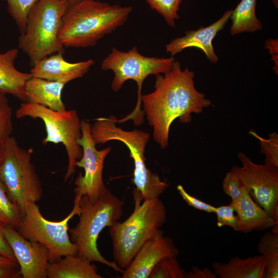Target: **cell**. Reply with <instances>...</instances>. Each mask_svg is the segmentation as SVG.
Listing matches in <instances>:
<instances>
[{"mask_svg": "<svg viewBox=\"0 0 278 278\" xmlns=\"http://www.w3.org/2000/svg\"><path fill=\"white\" fill-rule=\"evenodd\" d=\"M154 90L142 95L143 112L153 128V138L162 149L169 144L171 125L179 119L184 124L192 121L193 113H200L212 105L210 99L198 91L194 84L195 73L182 70L178 61L165 74L155 75Z\"/></svg>", "mask_w": 278, "mask_h": 278, "instance_id": "1", "label": "cell"}, {"mask_svg": "<svg viewBox=\"0 0 278 278\" xmlns=\"http://www.w3.org/2000/svg\"><path fill=\"white\" fill-rule=\"evenodd\" d=\"M131 6L83 0L69 5L62 20L58 39L64 47L94 46L105 36L123 26Z\"/></svg>", "mask_w": 278, "mask_h": 278, "instance_id": "2", "label": "cell"}, {"mask_svg": "<svg viewBox=\"0 0 278 278\" xmlns=\"http://www.w3.org/2000/svg\"><path fill=\"white\" fill-rule=\"evenodd\" d=\"M135 206L124 221H117L110 227L114 262L121 269L126 268L140 248L154 235L165 223L166 210L159 198L143 200L140 193L133 190Z\"/></svg>", "mask_w": 278, "mask_h": 278, "instance_id": "3", "label": "cell"}, {"mask_svg": "<svg viewBox=\"0 0 278 278\" xmlns=\"http://www.w3.org/2000/svg\"><path fill=\"white\" fill-rule=\"evenodd\" d=\"M124 202L107 188L97 200L91 201L86 196L80 200L79 221L69 229L70 239L78 249L77 255L91 262H97L123 273L114 261L103 257L97 247V239L103 229L111 227L123 215Z\"/></svg>", "mask_w": 278, "mask_h": 278, "instance_id": "4", "label": "cell"}, {"mask_svg": "<svg viewBox=\"0 0 278 278\" xmlns=\"http://www.w3.org/2000/svg\"><path fill=\"white\" fill-rule=\"evenodd\" d=\"M117 118L113 115L93 119L91 132L96 145L103 144L110 141H118L128 148L134 162L132 182L143 200H150L162 195L169 184L160 176L147 168L144 155L146 146L150 139L149 133L134 129L126 131L116 126Z\"/></svg>", "mask_w": 278, "mask_h": 278, "instance_id": "5", "label": "cell"}, {"mask_svg": "<svg viewBox=\"0 0 278 278\" xmlns=\"http://www.w3.org/2000/svg\"><path fill=\"white\" fill-rule=\"evenodd\" d=\"M68 6L64 0H38L30 11L19 47L27 55L31 66L53 54L64 53L58 33Z\"/></svg>", "mask_w": 278, "mask_h": 278, "instance_id": "6", "label": "cell"}, {"mask_svg": "<svg viewBox=\"0 0 278 278\" xmlns=\"http://www.w3.org/2000/svg\"><path fill=\"white\" fill-rule=\"evenodd\" d=\"M175 59L147 57L141 54L136 47L128 51H122L113 47L111 52L102 60L101 68L111 70L114 76L112 82V90L117 92L128 80H133L137 85V99L132 112L125 117L118 119L123 123L132 120L136 126L144 121V114L141 109L142 88L145 79L150 75L165 74L173 67Z\"/></svg>", "mask_w": 278, "mask_h": 278, "instance_id": "7", "label": "cell"}, {"mask_svg": "<svg viewBox=\"0 0 278 278\" xmlns=\"http://www.w3.org/2000/svg\"><path fill=\"white\" fill-rule=\"evenodd\" d=\"M32 148L25 149L10 136L0 153V184L23 214L26 205L41 200V182L31 162Z\"/></svg>", "mask_w": 278, "mask_h": 278, "instance_id": "8", "label": "cell"}, {"mask_svg": "<svg viewBox=\"0 0 278 278\" xmlns=\"http://www.w3.org/2000/svg\"><path fill=\"white\" fill-rule=\"evenodd\" d=\"M20 119L29 117L44 123L46 135L42 143L62 144L66 149L68 166L64 176L67 181L74 173L76 163L82 156V149L77 143L82 136L81 119L76 110L57 111L29 102L22 103L15 112Z\"/></svg>", "mask_w": 278, "mask_h": 278, "instance_id": "9", "label": "cell"}, {"mask_svg": "<svg viewBox=\"0 0 278 278\" xmlns=\"http://www.w3.org/2000/svg\"><path fill=\"white\" fill-rule=\"evenodd\" d=\"M81 197L75 195L73 210L59 221L45 219L36 202L28 203L24 210L16 230L26 239L40 242L46 248L49 263L68 255L77 254V247L72 242L68 234V222L75 215L80 214Z\"/></svg>", "mask_w": 278, "mask_h": 278, "instance_id": "10", "label": "cell"}, {"mask_svg": "<svg viewBox=\"0 0 278 278\" xmlns=\"http://www.w3.org/2000/svg\"><path fill=\"white\" fill-rule=\"evenodd\" d=\"M238 158L242 166L234 165L230 171L240 178L253 200L278 222V167L255 164L241 152Z\"/></svg>", "mask_w": 278, "mask_h": 278, "instance_id": "11", "label": "cell"}, {"mask_svg": "<svg viewBox=\"0 0 278 278\" xmlns=\"http://www.w3.org/2000/svg\"><path fill=\"white\" fill-rule=\"evenodd\" d=\"M91 124L81 120V137L77 143L82 149V156L76 163V167L83 168L84 175L79 173L75 181V195L86 196L92 202L98 199L107 188L102 179L105 160L111 150L108 147L98 150L91 132Z\"/></svg>", "mask_w": 278, "mask_h": 278, "instance_id": "12", "label": "cell"}, {"mask_svg": "<svg viewBox=\"0 0 278 278\" xmlns=\"http://www.w3.org/2000/svg\"><path fill=\"white\" fill-rule=\"evenodd\" d=\"M4 234L19 265L23 278H46L49 263L46 248L42 244L26 239L13 227L5 224Z\"/></svg>", "mask_w": 278, "mask_h": 278, "instance_id": "13", "label": "cell"}, {"mask_svg": "<svg viewBox=\"0 0 278 278\" xmlns=\"http://www.w3.org/2000/svg\"><path fill=\"white\" fill-rule=\"evenodd\" d=\"M179 249L172 239L158 229L154 236L138 250L130 265L122 273V278H149L153 268L163 258L178 256Z\"/></svg>", "mask_w": 278, "mask_h": 278, "instance_id": "14", "label": "cell"}, {"mask_svg": "<svg viewBox=\"0 0 278 278\" xmlns=\"http://www.w3.org/2000/svg\"><path fill=\"white\" fill-rule=\"evenodd\" d=\"M232 12V10L226 11L219 20L208 26H201L197 30L185 31L184 36L172 40L166 45V52L173 56L186 48H197L204 53L208 61L216 63L218 58L212 42L217 33L224 28Z\"/></svg>", "mask_w": 278, "mask_h": 278, "instance_id": "15", "label": "cell"}, {"mask_svg": "<svg viewBox=\"0 0 278 278\" xmlns=\"http://www.w3.org/2000/svg\"><path fill=\"white\" fill-rule=\"evenodd\" d=\"M62 53L49 55L32 66V77L67 83L83 77L94 64L92 59L78 62L66 61Z\"/></svg>", "mask_w": 278, "mask_h": 278, "instance_id": "16", "label": "cell"}, {"mask_svg": "<svg viewBox=\"0 0 278 278\" xmlns=\"http://www.w3.org/2000/svg\"><path fill=\"white\" fill-rule=\"evenodd\" d=\"M230 204L236 213L237 231L248 233L253 230H264L278 224L270 213L253 200L246 187L241 198Z\"/></svg>", "mask_w": 278, "mask_h": 278, "instance_id": "17", "label": "cell"}, {"mask_svg": "<svg viewBox=\"0 0 278 278\" xmlns=\"http://www.w3.org/2000/svg\"><path fill=\"white\" fill-rule=\"evenodd\" d=\"M18 56V49L15 48L0 53V92L26 102V84L32 75L16 68L14 63Z\"/></svg>", "mask_w": 278, "mask_h": 278, "instance_id": "18", "label": "cell"}, {"mask_svg": "<svg viewBox=\"0 0 278 278\" xmlns=\"http://www.w3.org/2000/svg\"><path fill=\"white\" fill-rule=\"evenodd\" d=\"M65 84L38 77H31L25 87L26 101L57 111L66 109L62 100Z\"/></svg>", "mask_w": 278, "mask_h": 278, "instance_id": "19", "label": "cell"}, {"mask_svg": "<svg viewBox=\"0 0 278 278\" xmlns=\"http://www.w3.org/2000/svg\"><path fill=\"white\" fill-rule=\"evenodd\" d=\"M266 259L261 255L241 258H231L227 263L215 262L214 272L219 278L264 277Z\"/></svg>", "mask_w": 278, "mask_h": 278, "instance_id": "20", "label": "cell"}, {"mask_svg": "<svg viewBox=\"0 0 278 278\" xmlns=\"http://www.w3.org/2000/svg\"><path fill=\"white\" fill-rule=\"evenodd\" d=\"M90 260L77 255H68L47 267L48 278H102L97 267Z\"/></svg>", "mask_w": 278, "mask_h": 278, "instance_id": "21", "label": "cell"}, {"mask_svg": "<svg viewBox=\"0 0 278 278\" xmlns=\"http://www.w3.org/2000/svg\"><path fill=\"white\" fill-rule=\"evenodd\" d=\"M256 0H241L232 10L230 16L232 24L230 28L232 36L242 32H253L263 28L256 15Z\"/></svg>", "mask_w": 278, "mask_h": 278, "instance_id": "22", "label": "cell"}, {"mask_svg": "<svg viewBox=\"0 0 278 278\" xmlns=\"http://www.w3.org/2000/svg\"><path fill=\"white\" fill-rule=\"evenodd\" d=\"M257 250L266 259L264 278H277L278 232L265 233L259 239Z\"/></svg>", "mask_w": 278, "mask_h": 278, "instance_id": "23", "label": "cell"}, {"mask_svg": "<svg viewBox=\"0 0 278 278\" xmlns=\"http://www.w3.org/2000/svg\"><path fill=\"white\" fill-rule=\"evenodd\" d=\"M177 257L169 256L161 259L149 278H186V272L181 267Z\"/></svg>", "mask_w": 278, "mask_h": 278, "instance_id": "24", "label": "cell"}, {"mask_svg": "<svg viewBox=\"0 0 278 278\" xmlns=\"http://www.w3.org/2000/svg\"><path fill=\"white\" fill-rule=\"evenodd\" d=\"M22 216V213L19 206L9 199L0 184V222L16 229Z\"/></svg>", "mask_w": 278, "mask_h": 278, "instance_id": "25", "label": "cell"}, {"mask_svg": "<svg viewBox=\"0 0 278 278\" xmlns=\"http://www.w3.org/2000/svg\"><path fill=\"white\" fill-rule=\"evenodd\" d=\"M38 0H6L7 9L15 22L20 32L25 30L28 14Z\"/></svg>", "mask_w": 278, "mask_h": 278, "instance_id": "26", "label": "cell"}, {"mask_svg": "<svg viewBox=\"0 0 278 278\" xmlns=\"http://www.w3.org/2000/svg\"><path fill=\"white\" fill-rule=\"evenodd\" d=\"M151 9L157 11L170 27L175 28V20L180 18L178 11L182 0H145Z\"/></svg>", "mask_w": 278, "mask_h": 278, "instance_id": "27", "label": "cell"}, {"mask_svg": "<svg viewBox=\"0 0 278 278\" xmlns=\"http://www.w3.org/2000/svg\"><path fill=\"white\" fill-rule=\"evenodd\" d=\"M12 131V110L6 94L0 92V153Z\"/></svg>", "mask_w": 278, "mask_h": 278, "instance_id": "28", "label": "cell"}, {"mask_svg": "<svg viewBox=\"0 0 278 278\" xmlns=\"http://www.w3.org/2000/svg\"><path fill=\"white\" fill-rule=\"evenodd\" d=\"M249 133L259 141L260 153L265 155V164L278 167V135L277 133H269L268 139L262 137L253 130H250Z\"/></svg>", "mask_w": 278, "mask_h": 278, "instance_id": "29", "label": "cell"}, {"mask_svg": "<svg viewBox=\"0 0 278 278\" xmlns=\"http://www.w3.org/2000/svg\"><path fill=\"white\" fill-rule=\"evenodd\" d=\"M222 186L224 193L231 197L232 202L239 199L245 188L238 176L231 171L225 176Z\"/></svg>", "mask_w": 278, "mask_h": 278, "instance_id": "30", "label": "cell"}, {"mask_svg": "<svg viewBox=\"0 0 278 278\" xmlns=\"http://www.w3.org/2000/svg\"><path fill=\"white\" fill-rule=\"evenodd\" d=\"M214 213L217 216V225L218 227L229 226L237 231V219L231 204L215 207Z\"/></svg>", "mask_w": 278, "mask_h": 278, "instance_id": "31", "label": "cell"}, {"mask_svg": "<svg viewBox=\"0 0 278 278\" xmlns=\"http://www.w3.org/2000/svg\"><path fill=\"white\" fill-rule=\"evenodd\" d=\"M177 190L182 199L187 204L196 210L207 213H215V207L206 203L188 193L182 185L179 184L177 187Z\"/></svg>", "mask_w": 278, "mask_h": 278, "instance_id": "32", "label": "cell"}, {"mask_svg": "<svg viewBox=\"0 0 278 278\" xmlns=\"http://www.w3.org/2000/svg\"><path fill=\"white\" fill-rule=\"evenodd\" d=\"M5 225L0 222V255L17 262L14 254L4 236L3 229Z\"/></svg>", "mask_w": 278, "mask_h": 278, "instance_id": "33", "label": "cell"}, {"mask_svg": "<svg viewBox=\"0 0 278 278\" xmlns=\"http://www.w3.org/2000/svg\"><path fill=\"white\" fill-rule=\"evenodd\" d=\"M265 47L269 50L271 55V60L273 61L274 65L273 70L275 74L278 73V40L270 39L267 40L265 43Z\"/></svg>", "mask_w": 278, "mask_h": 278, "instance_id": "34", "label": "cell"}, {"mask_svg": "<svg viewBox=\"0 0 278 278\" xmlns=\"http://www.w3.org/2000/svg\"><path fill=\"white\" fill-rule=\"evenodd\" d=\"M217 275L208 267L201 270L197 267H192V271L186 272V278H217Z\"/></svg>", "mask_w": 278, "mask_h": 278, "instance_id": "35", "label": "cell"}, {"mask_svg": "<svg viewBox=\"0 0 278 278\" xmlns=\"http://www.w3.org/2000/svg\"><path fill=\"white\" fill-rule=\"evenodd\" d=\"M17 267L0 266V278H16L21 275Z\"/></svg>", "mask_w": 278, "mask_h": 278, "instance_id": "36", "label": "cell"}, {"mask_svg": "<svg viewBox=\"0 0 278 278\" xmlns=\"http://www.w3.org/2000/svg\"><path fill=\"white\" fill-rule=\"evenodd\" d=\"M18 263L0 255V266L17 267Z\"/></svg>", "mask_w": 278, "mask_h": 278, "instance_id": "37", "label": "cell"}, {"mask_svg": "<svg viewBox=\"0 0 278 278\" xmlns=\"http://www.w3.org/2000/svg\"><path fill=\"white\" fill-rule=\"evenodd\" d=\"M66 1L69 5H74L78 3L83 0H64Z\"/></svg>", "mask_w": 278, "mask_h": 278, "instance_id": "38", "label": "cell"}]
</instances>
